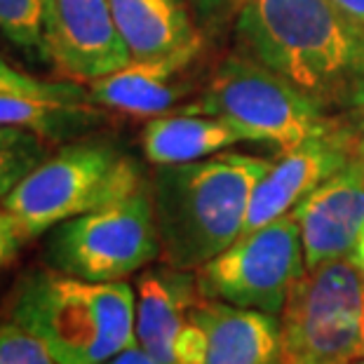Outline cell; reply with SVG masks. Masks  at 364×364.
<instances>
[{
    "mask_svg": "<svg viewBox=\"0 0 364 364\" xmlns=\"http://www.w3.org/2000/svg\"><path fill=\"white\" fill-rule=\"evenodd\" d=\"M240 54L331 115L364 108V26L331 0H228Z\"/></svg>",
    "mask_w": 364,
    "mask_h": 364,
    "instance_id": "1",
    "label": "cell"
},
{
    "mask_svg": "<svg viewBox=\"0 0 364 364\" xmlns=\"http://www.w3.org/2000/svg\"><path fill=\"white\" fill-rule=\"evenodd\" d=\"M268 158L221 151L181 165H160L151 186L167 266L198 270L242 233L247 207Z\"/></svg>",
    "mask_w": 364,
    "mask_h": 364,
    "instance_id": "2",
    "label": "cell"
},
{
    "mask_svg": "<svg viewBox=\"0 0 364 364\" xmlns=\"http://www.w3.org/2000/svg\"><path fill=\"white\" fill-rule=\"evenodd\" d=\"M10 320L48 346L59 364H104L134 343V289L41 268L14 287Z\"/></svg>",
    "mask_w": 364,
    "mask_h": 364,
    "instance_id": "3",
    "label": "cell"
},
{
    "mask_svg": "<svg viewBox=\"0 0 364 364\" xmlns=\"http://www.w3.org/2000/svg\"><path fill=\"white\" fill-rule=\"evenodd\" d=\"M141 174L111 144L82 141L45 158L3 198L24 240L95 212L141 188Z\"/></svg>",
    "mask_w": 364,
    "mask_h": 364,
    "instance_id": "4",
    "label": "cell"
},
{
    "mask_svg": "<svg viewBox=\"0 0 364 364\" xmlns=\"http://www.w3.org/2000/svg\"><path fill=\"white\" fill-rule=\"evenodd\" d=\"M179 113L219 115L245 141L273 144L282 151L343 129L336 115L322 111L280 75L245 54L223 59L200 99Z\"/></svg>",
    "mask_w": 364,
    "mask_h": 364,
    "instance_id": "5",
    "label": "cell"
},
{
    "mask_svg": "<svg viewBox=\"0 0 364 364\" xmlns=\"http://www.w3.org/2000/svg\"><path fill=\"white\" fill-rule=\"evenodd\" d=\"M364 362V275L350 257L306 270L280 313V364Z\"/></svg>",
    "mask_w": 364,
    "mask_h": 364,
    "instance_id": "6",
    "label": "cell"
},
{
    "mask_svg": "<svg viewBox=\"0 0 364 364\" xmlns=\"http://www.w3.org/2000/svg\"><path fill=\"white\" fill-rule=\"evenodd\" d=\"M160 235L151 188L50 230L48 263L59 273L90 282H118L160 259Z\"/></svg>",
    "mask_w": 364,
    "mask_h": 364,
    "instance_id": "7",
    "label": "cell"
},
{
    "mask_svg": "<svg viewBox=\"0 0 364 364\" xmlns=\"http://www.w3.org/2000/svg\"><path fill=\"white\" fill-rule=\"evenodd\" d=\"M304 273L301 230L289 212L240 235L196 270V280L205 299L280 315L291 287Z\"/></svg>",
    "mask_w": 364,
    "mask_h": 364,
    "instance_id": "8",
    "label": "cell"
},
{
    "mask_svg": "<svg viewBox=\"0 0 364 364\" xmlns=\"http://www.w3.org/2000/svg\"><path fill=\"white\" fill-rule=\"evenodd\" d=\"M174 364H280V320L200 296L174 343Z\"/></svg>",
    "mask_w": 364,
    "mask_h": 364,
    "instance_id": "9",
    "label": "cell"
},
{
    "mask_svg": "<svg viewBox=\"0 0 364 364\" xmlns=\"http://www.w3.org/2000/svg\"><path fill=\"white\" fill-rule=\"evenodd\" d=\"M43 48L61 71L82 82L132 61L108 0H48Z\"/></svg>",
    "mask_w": 364,
    "mask_h": 364,
    "instance_id": "10",
    "label": "cell"
},
{
    "mask_svg": "<svg viewBox=\"0 0 364 364\" xmlns=\"http://www.w3.org/2000/svg\"><path fill=\"white\" fill-rule=\"evenodd\" d=\"M301 230L306 270L353 254L364 228V160L360 153L291 209Z\"/></svg>",
    "mask_w": 364,
    "mask_h": 364,
    "instance_id": "11",
    "label": "cell"
},
{
    "mask_svg": "<svg viewBox=\"0 0 364 364\" xmlns=\"http://www.w3.org/2000/svg\"><path fill=\"white\" fill-rule=\"evenodd\" d=\"M358 149L353 146L346 129L284 151L282 158L270 162L250 198L242 233H252L266 223L289 214L301 200L308 198L320 183L350 160Z\"/></svg>",
    "mask_w": 364,
    "mask_h": 364,
    "instance_id": "12",
    "label": "cell"
},
{
    "mask_svg": "<svg viewBox=\"0 0 364 364\" xmlns=\"http://www.w3.org/2000/svg\"><path fill=\"white\" fill-rule=\"evenodd\" d=\"M200 54H174L165 59H132L113 73L87 82L92 102L129 118H156L176 108L188 95L186 75Z\"/></svg>",
    "mask_w": 364,
    "mask_h": 364,
    "instance_id": "13",
    "label": "cell"
},
{
    "mask_svg": "<svg viewBox=\"0 0 364 364\" xmlns=\"http://www.w3.org/2000/svg\"><path fill=\"white\" fill-rule=\"evenodd\" d=\"M200 296L196 270L167 263L144 270L134 289V343L156 360L174 364V343Z\"/></svg>",
    "mask_w": 364,
    "mask_h": 364,
    "instance_id": "14",
    "label": "cell"
},
{
    "mask_svg": "<svg viewBox=\"0 0 364 364\" xmlns=\"http://www.w3.org/2000/svg\"><path fill=\"white\" fill-rule=\"evenodd\" d=\"M129 59L200 54L203 36L183 0H108Z\"/></svg>",
    "mask_w": 364,
    "mask_h": 364,
    "instance_id": "15",
    "label": "cell"
},
{
    "mask_svg": "<svg viewBox=\"0 0 364 364\" xmlns=\"http://www.w3.org/2000/svg\"><path fill=\"white\" fill-rule=\"evenodd\" d=\"M247 144L245 136L219 115H156L144 125L141 149L151 165H181L216 156L228 146Z\"/></svg>",
    "mask_w": 364,
    "mask_h": 364,
    "instance_id": "16",
    "label": "cell"
},
{
    "mask_svg": "<svg viewBox=\"0 0 364 364\" xmlns=\"http://www.w3.org/2000/svg\"><path fill=\"white\" fill-rule=\"evenodd\" d=\"M102 120L97 104L90 99H43L28 95H0V127H19L61 141Z\"/></svg>",
    "mask_w": 364,
    "mask_h": 364,
    "instance_id": "17",
    "label": "cell"
},
{
    "mask_svg": "<svg viewBox=\"0 0 364 364\" xmlns=\"http://www.w3.org/2000/svg\"><path fill=\"white\" fill-rule=\"evenodd\" d=\"M45 139L28 129L0 127V198L48 158Z\"/></svg>",
    "mask_w": 364,
    "mask_h": 364,
    "instance_id": "18",
    "label": "cell"
},
{
    "mask_svg": "<svg viewBox=\"0 0 364 364\" xmlns=\"http://www.w3.org/2000/svg\"><path fill=\"white\" fill-rule=\"evenodd\" d=\"M48 0H0V33L19 48H43Z\"/></svg>",
    "mask_w": 364,
    "mask_h": 364,
    "instance_id": "19",
    "label": "cell"
},
{
    "mask_svg": "<svg viewBox=\"0 0 364 364\" xmlns=\"http://www.w3.org/2000/svg\"><path fill=\"white\" fill-rule=\"evenodd\" d=\"M0 364H59L48 346L14 320L0 322Z\"/></svg>",
    "mask_w": 364,
    "mask_h": 364,
    "instance_id": "20",
    "label": "cell"
},
{
    "mask_svg": "<svg viewBox=\"0 0 364 364\" xmlns=\"http://www.w3.org/2000/svg\"><path fill=\"white\" fill-rule=\"evenodd\" d=\"M0 95H28L43 99H71V102L90 99V92H82L80 85L38 80L33 75L12 68L5 61H0Z\"/></svg>",
    "mask_w": 364,
    "mask_h": 364,
    "instance_id": "21",
    "label": "cell"
},
{
    "mask_svg": "<svg viewBox=\"0 0 364 364\" xmlns=\"http://www.w3.org/2000/svg\"><path fill=\"white\" fill-rule=\"evenodd\" d=\"M26 240L21 237L17 221L12 219V214L5 207H0V266H7L14 257H17L19 247Z\"/></svg>",
    "mask_w": 364,
    "mask_h": 364,
    "instance_id": "22",
    "label": "cell"
},
{
    "mask_svg": "<svg viewBox=\"0 0 364 364\" xmlns=\"http://www.w3.org/2000/svg\"><path fill=\"white\" fill-rule=\"evenodd\" d=\"M104 364H165V362L156 360L151 353H146L141 346L132 343V346L125 348V350L115 353L113 358H111V360H106Z\"/></svg>",
    "mask_w": 364,
    "mask_h": 364,
    "instance_id": "23",
    "label": "cell"
},
{
    "mask_svg": "<svg viewBox=\"0 0 364 364\" xmlns=\"http://www.w3.org/2000/svg\"><path fill=\"white\" fill-rule=\"evenodd\" d=\"M346 17H350L353 21H358L360 26H364V0H331Z\"/></svg>",
    "mask_w": 364,
    "mask_h": 364,
    "instance_id": "24",
    "label": "cell"
},
{
    "mask_svg": "<svg viewBox=\"0 0 364 364\" xmlns=\"http://www.w3.org/2000/svg\"><path fill=\"white\" fill-rule=\"evenodd\" d=\"M350 259H353L355 266L360 268V273L364 275V228L360 230V237H358V242H355V247H353Z\"/></svg>",
    "mask_w": 364,
    "mask_h": 364,
    "instance_id": "25",
    "label": "cell"
},
{
    "mask_svg": "<svg viewBox=\"0 0 364 364\" xmlns=\"http://www.w3.org/2000/svg\"><path fill=\"white\" fill-rule=\"evenodd\" d=\"M200 3H203V5H214L216 7V5H221L223 0H200Z\"/></svg>",
    "mask_w": 364,
    "mask_h": 364,
    "instance_id": "26",
    "label": "cell"
},
{
    "mask_svg": "<svg viewBox=\"0 0 364 364\" xmlns=\"http://www.w3.org/2000/svg\"><path fill=\"white\" fill-rule=\"evenodd\" d=\"M358 153H360V158L364 160V139H362V144L358 146Z\"/></svg>",
    "mask_w": 364,
    "mask_h": 364,
    "instance_id": "27",
    "label": "cell"
},
{
    "mask_svg": "<svg viewBox=\"0 0 364 364\" xmlns=\"http://www.w3.org/2000/svg\"><path fill=\"white\" fill-rule=\"evenodd\" d=\"M360 364H364V362H360Z\"/></svg>",
    "mask_w": 364,
    "mask_h": 364,
    "instance_id": "28",
    "label": "cell"
}]
</instances>
